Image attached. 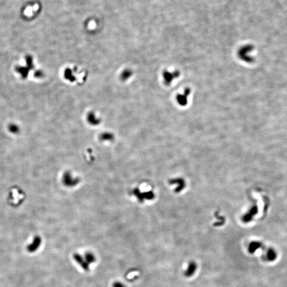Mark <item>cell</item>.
Instances as JSON below:
<instances>
[{
    "label": "cell",
    "instance_id": "cell-7",
    "mask_svg": "<svg viewBox=\"0 0 287 287\" xmlns=\"http://www.w3.org/2000/svg\"><path fill=\"white\" fill-rule=\"evenodd\" d=\"M84 258L85 259L86 262L89 263V264L95 262L96 261V258L94 256V254L91 253V252H87L85 254Z\"/></svg>",
    "mask_w": 287,
    "mask_h": 287
},
{
    "label": "cell",
    "instance_id": "cell-10",
    "mask_svg": "<svg viewBox=\"0 0 287 287\" xmlns=\"http://www.w3.org/2000/svg\"><path fill=\"white\" fill-rule=\"evenodd\" d=\"M9 130L11 133H13V134H17V133H19V128L16 125L12 124L9 126Z\"/></svg>",
    "mask_w": 287,
    "mask_h": 287
},
{
    "label": "cell",
    "instance_id": "cell-1",
    "mask_svg": "<svg viewBox=\"0 0 287 287\" xmlns=\"http://www.w3.org/2000/svg\"><path fill=\"white\" fill-rule=\"evenodd\" d=\"M253 50V47L252 45H246L239 49V50L238 52V55L243 61L248 63H251L253 60V58L250 56V54Z\"/></svg>",
    "mask_w": 287,
    "mask_h": 287
},
{
    "label": "cell",
    "instance_id": "cell-9",
    "mask_svg": "<svg viewBox=\"0 0 287 287\" xmlns=\"http://www.w3.org/2000/svg\"><path fill=\"white\" fill-rule=\"evenodd\" d=\"M261 247V244L258 243H251L249 247V251L251 254L254 253L257 249Z\"/></svg>",
    "mask_w": 287,
    "mask_h": 287
},
{
    "label": "cell",
    "instance_id": "cell-11",
    "mask_svg": "<svg viewBox=\"0 0 287 287\" xmlns=\"http://www.w3.org/2000/svg\"><path fill=\"white\" fill-rule=\"evenodd\" d=\"M113 287H126V286L120 282H116L113 283Z\"/></svg>",
    "mask_w": 287,
    "mask_h": 287
},
{
    "label": "cell",
    "instance_id": "cell-3",
    "mask_svg": "<svg viewBox=\"0 0 287 287\" xmlns=\"http://www.w3.org/2000/svg\"><path fill=\"white\" fill-rule=\"evenodd\" d=\"M191 93V89H186L181 94H179L177 96L178 103L181 106H185L188 104V98Z\"/></svg>",
    "mask_w": 287,
    "mask_h": 287
},
{
    "label": "cell",
    "instance_id": "cell-4",
    "mask_svg": "<svg viewBox=\"0 0 287 287\" xmlns=\"http://www.w3.org/2000/svg\"><path fill=\"white\" fill-rule=\"evenodd\" d=\"M74 258L76 262L80 265L81 268L86 271H89V264L86 262L85 258L81 256L80 254L76 253L74 255Z\"/></svg>",
    "mask_w": 287,
    "mask_h": 287
},
{
    "label": "cell",
    "instance_id": "cell-6",
    "mask_svg": "<svg viewBox=\"0 0 287 287\" xmlns=\"http://www.w3.org/2000/svg\"><path fill=\"white\" fill-rule=\"evenodd\" d=\"M197 268V263L193 261L191 262L188 264V267L185 272V275L187 277H191L193 276L196 272Z\"/></svg>",
    "mask_w": 287,
    "mask_h": 287
},
{
    "label": "cell",
    "instance_id": "cell-2",
    "mask_svg": "<svg viewBox=\"0 0 287 287\" xmlns=\"http://www.w3.org/2000/svg\"><path fill=\"white\" fill-rule=\"evenodd\" d=\"M180 74V72L178 70L174 71H166L164 72L163 78L164 83L167 85H170L173 80L179 77Z\"/></svg>",
    "mask_w": 287,
    "mask_h": 287
},
{
    "label": "cell",
    "instance_id": "cell-5",
    "mask_svg": "<svg viewBox=\"0 0 287 287\" xmlns=\"http://www.w3.org/2000/svg\"><path fill=\"white\" fill-rule=\"evenodd\" d=\"M41 238L39 236H36L34 238L33 242L29 244L27 247L28 251L30 252H33L36 251L39 248L41 244Z\"/></svg>",
    "mask_w": 287,
    "mask_h": 287
},
{
    "label": "cell",
    "instance_id": "cell-8",
    "mask_svg": "<svg viewBox=\"0 0 287 287\" xmlns=\"http://www.w3.org/2000/svg\"><path fill=\"white\" fill-rule=\"evenodd\" d=\"M276 254L273 249H269L266 253V258L268 261H272L276 258Z\"/></svg>",
    "mask_w": 287,
    "mask_h": 287
}]
</instances>
